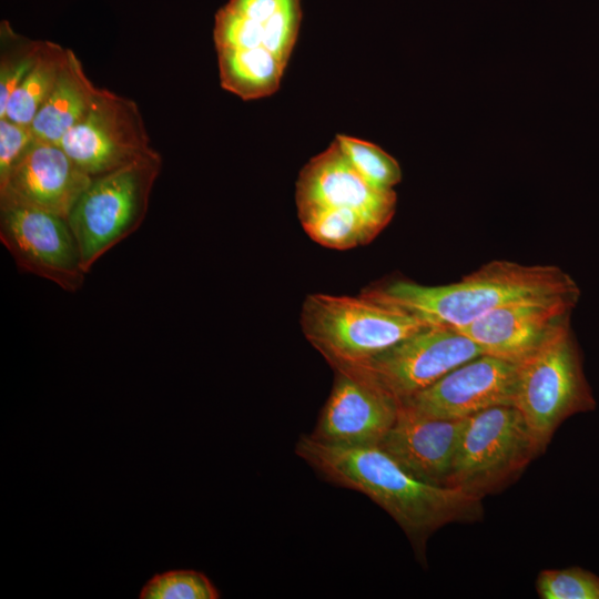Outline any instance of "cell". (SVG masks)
I'll return each mask as SVG.
<instances>
[{
	"label": "cell",
	"instance_id": "cb8c5ba5",
	"mask_svg": "<svg viewBox=\"0 0 599 599\" xmlns=\"http://www.w3.org/2000/svg\"><path fill=\"white\" fill-rule=\"evenodd\" d=\"M35 140L30 125L0 119V187Z\"/></svg>",
	"mask_w": 599,
	"mask_h": 599
},
{
	"label": "cell",
	"instance_id": "603a6c76",
	"mask_svg": "<svg viewBox=\"0 0 599 599\" xmlns=\"http://www.w3.org/2000/svg\"><path fill=\"white\" fill-rule=\"evenodd\" d=\"M536 590L541 599H599V577L580 567L545 569Z\"/></svg>",
	"mask_w": 599,
	"mask_h": 599
},
{
	"label": "cell",
	"instance_id": "4fadbf2b",
	"mask_svg": "<svg viewBox=\"0 0 599 599\" xmlns=\"http://www.w3.org/2000/svg\"><path fill=\"white\" fill-rule=\"evenodd\" d=\"M399 405L383 388L335 370L331 394L311 436L334 446H379L397 417Z\"/></svg>",
	"mask_w": 599,
	"mask_h": 599
},
{
	"label": "cell",
	"instance_id": "ac0fdd59",
	"mask_svg": "<svg viewBox=\"0 0 599 599\" xmlns=\"http://www.w3.org/2000/svg\"><path fill=\"white\" fill-rule=\"evenodd\" d=\"M297 215L313 241L334 250L365 245L384 229L370 217L351 209H309L298 211Z\"/></svg>",
	"mask_w": 599,
	"mask_h": 599
},
{
	"label": "cell",
	"instance_id": "3957f363",
	"mask_svg": "<svg viewBox=\"0 0 599 599\" xmlns=\"http://www.w3.org/2000/svg\"><path fill=\"white\" fill-rule=\"evenodd\" d=\"M301 20V0H229L213 30L221 87L245 101L275 93Z\"/></svg>",
	"mask_w": 599,
	"mask_h": 599
},
{
	"label": "cell",
	"instance_id": "7402d4cb",
	"mask_svg": "<svg viewBox=\"0 0 599 599\" xmlns=\"http://www.w3.org/2000/svg\"><path fill=\"white\" fill-rule=\"evenodd\" d=\"M141 599H216L220 593L211 580L194 570H171L155 575L142 588Z\"/></svg>",
	"mask_w": 599,
	"mask_h": 599
},
{
	"label": "cell",
	"instance_id": "9c48e42d",
	"mask_svg": "<svg viewBox=\"0 0 599 599\" xmlns=\"http://www.w3.org/2000/svg\"><path fill=\"white\" fill-rule=\"evenodd\" d=\"M0 240L22 272L53 282L67 292L82 287L87 273L65 217L0 199Z\"/></svg>",
	"mask_w": 599,
	"mask_h": 599
},
{
	"label": "cell",
	"instance_id": "6da1fadb",
	"mask_svg": "<svg viewBox=\"0 0 599 599\" xmlns=\"http://www.w3.org/2000/svg\"><path fill=\"white\" fill-rule=\"evenodd\" d=\"M295 453L325 479L369 497L415 547L424 548L427 538L447 524L483 516L481 499L417 479L379 446H334L303 435Z\"/></svg>",
	"mask_w": 599,
	"mask_h": 599
},
{
	"label": "cell",
	"instance_id": "44dd1931",
	"mask_svg": "<svg viewBox=\"0 0 599 599\" xmlns=\"http://www.w3.org/2000/svg\"><path fill=\"white\" fill-rule=\"evenodd\" d=\"M334 141L357 172L375 187L394 190L400 182L398 162L378 145L346 134H336Z\"/></svg>",
	"mask_w": 599,
	"mask_h": 599
},
{
	"label": "cell",
	"instance_id": "7c38bea8",
	"mask_svg": "<svg viewBox=\"0 0 599 599\" xmlns=\"http://www.w3.org/2000/svg\"><path fill=\"white\" fill-rule=\"evenodd\" d=\"M517 363L481 354L454 368L402 404L436 418L465 419L499 405H514Z\"/></svg>",
	"mask_w": 599,
	"mask_h": 599
},
{
	"label": "cell",
	"instance_id": "ba28073f",
	"mask_svg": "<svg viewBox=\"0 0 599 599\" xmlns=\"http://www.w3.org/2000/svg\"><path fill=\"white\" fill-rule=\"evenodd\" d=\"M481 354L460 331L429 325L370 359L334 370L372 383L402 403Z\"/></svg>",
	"mask_w": 599,
	"mask_h": 599
},
{
	"label": "cell",
	"instance_id": "8fae6325",
	"mask_svg": "<svg viewBox=\"0 0 599 599\" xmlns=\"http://www.w3.org/2000/svg\"><path fill=\"white\" fill-rule=\"evenodd\" d=\"M579 294L524 298L499 306L460 331L484 354L519 363L569 324Z\"/></svg>",
	"mask_w": 599,
	"mask_h": 599
},
{
	"label": "cell",
	"instance_id": "8992f818",
	"mask_svg": "<svg viewBox=\"0 0 599 599\" xmlns=\"http://www.w3.org/2000/svg\"><path fill=\"white\" fill-rule=\"evenodd\" d=\"M161 167L158 152L92 179L67 217L85 273L141 226Z\"/></svg>",
	"mask_w": 599,
	"mask_h": 599
},
{
	"label": "cell",
	"instance_id": "7a4b0ae2",
	"mask_svg": "<svg viewBox=\"0 0 599 599\" xmlns=\"http://www.w3.org/2000/svg\"><path fill=\"white\" fill-rule=\"evenodd\" d=\"M363 294L395 304L429 325L461 329L505 304L524 298L579 294L571 276L555 265L494 261L460 281L427 286L394 281Z\"/></svg>",
	"mask_w": 599,
	"mask_h": 599
},
{
	"label": "cell",
	"instance_id": "e0dca14e",
	"mask_svg": "<svg viewBox=\"0 0 599 599\" xmlns=\"http://www.w3.org/2000/svg\"><path fill=\"white\" fill-rule=\"evenodd\" d=\"M101 88L85 74L77 54L69 49L59 78L30 124L37 140L58 143L90 110Z\"/></svg>",
	"mask_w": 599,
	"mask_h": 599
},
{
	"label": "cell",
	"instance_id": "d6986e66",
	"mask_svg": "<svg viewBox=\"0 0 599 599\" xmlns=\"http://www.w3.org/2000/svg\"><path fill=\"white\" fill-rule=\"evenodd\" d=\"M68 50L44 40L38 61L11 93L1 118L24 125L32 123L59 78Z\"/></svg>",
	"mask_w": 599,
	"mask_h": 599
},
{
	"label": "cell",
	"instance_id": "30bf717a",
	"mask_svg": "<svg viewBox=\"0 0 599 599\" xmlns=\"http://www.w3.org/2000/svg\"><path fill=\"white\" fill-rule=\"evenodd\" d=\"M59 144L92 179L158 153L138 103L104 88Z\"/></svg>",
	"mask_w": 599,
	"mask_h": 599
},
{
	"label": "cell",
	"instance_id": "9a60e30c",
	"mask_svg": "<svg viewBox=\"0 0 599 599\" xmlns=\"http://www.w3.org/2000/svg\"><path fill=\"white\" fill-rule=\"evenodd\" d=\"M91 182L60 144L35 140L0 187V199L67 219Z\"/></svg>",
	"mask_w": 599,
	"mask_h": 599
},
{
	"label": "cell",
	"instance_id": "277c9868",
	"mask_svg": "<svg viewBox=\"0 0 599 599\" xmlns=\"http://www.w3.org/2000/svg\"><path fill=\"white\" fill-rule=\"evenodd\" d=\"M301 325L333 369L370 359L429 326L412 312L363 293L356 297L309 294Z\"/></svg>",
	"mask_w": 599,
	"mask_h": 599
},
{
	"label": "cell",
	"instance_id": "5bb4252c",
	"mask_svg": "<svg viewBox=\"0 0 599 599\" xmlns=\"http://www.w3.org/2000/svg\"><path fill=\"white\" fill-rule=\"evenodd\" d=\"M394 190L377 189L352 165L333 141L301 170L296 182L297 212L309 209H351L385 227L396 210Z\"/></svg>",
	"mask_w": 599,
	"mask_h": 599
},
{
	"label": "cell",
	"instance_id": "52a82bcc",
	"mask_svg": "<svg viewBox=\"0 0 599 599\" xmlns=\"http://www.w3.org/2000/svg\"><path fill=\"white\" fill-rule=\"evenodd\" d=\"M540 453L517 407L487 408L465 418L448 487L481 499L519 476Z\"/></svg>",
	"mask_w": 599,
	"mask_h": 599
},
{
	"label": "cell",
	"instance_id": "2e32d148",
	"mask_svg": "<svg viewBox=\"0 0 599 599\" xmlns=\"http://www.w3.org/2000/svg\"><path fill=\"white\" fill-rule=\"evenodd\" d=\"M464 422L423 415L400 403L379 447L417 479L448 487Z\"/></svg>",
	"mask_w": 599,
	"mask_h": 599
},
{
	"label": "cell",
	"instance_id": "ffe728a7",
	"mask_svg": "<svg viewBox=\"0 0 599 599\" xmlns=\"http://www.w3.org/2000/svg\"><path fill=\"white\" fill-rule=\"evenodd\" d=\"M44 40H32L17 33L3 20L0 23V118L7 102L39 59Z\"/></svg>",
	"mask_w": 599,
	"mask_h": 599
},
{
	"label": "cell",
	"instance_id": "5b68a950",
	"mask_svg": "<svg viewBox=\"0 0 599 599\" xmlns=\"http://www.w3.org/2000/svg\"><path fill=\"white\" fill-rule=\"evenodd\" d=\"M514 406L542 451L564 420L595 409V398L569 324L517 363Z\"/></svg>",
	"mask_w": 599,
	"mask_h": 599
}]
</instances>
